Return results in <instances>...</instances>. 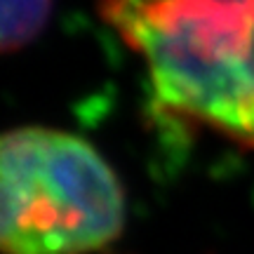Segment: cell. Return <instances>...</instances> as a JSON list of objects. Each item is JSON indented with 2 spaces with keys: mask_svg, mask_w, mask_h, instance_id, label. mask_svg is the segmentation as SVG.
<instances>
[{
  "mask_svg": "<svg viewBox=\"0 0 254 254\" xmlns=\"http://www.w3.org/2000/svg\"><path fill=\"white\" fill-rule=\"evenodd\" d=\"M170 113L254 146V0H99Z\"/></svg>",
  "mask_w": 254,
  "mask_h": 254,
  "instance_id": "6da1fadb",
  "label": "cell"
},
{
  "mask_svg": "<svg viewBox=\"0 0 254 254\" xmlns=\"http://www.w3.org/2000/svg\"><path fill=\"white\" fill-rule=\"evenodd\" d=\"M125 228L116 170L82 136L43 125L0 144V245L5 254H94Z\"/></svg>",
  "mask_w": 254,
  "mask_h": 254,
  "instance_id": "7a4b0ae2",
  "label": "cell"
},
{
  "mask_svg": "<svg viewBox=\"0 0 254 254\" xmlns=\"http://www.w3.org/2000/svg\"><path fill=\"white\" fill-rule=\"evenodd\" d=\"M55 0H2V52L12 55L31 45L52 17Z\"/></svg>",
  "mask_w": 254,
  "mask_h": 254,
  "instance_id": "3957f363",
  "label": "cell"
}]
</instances>
